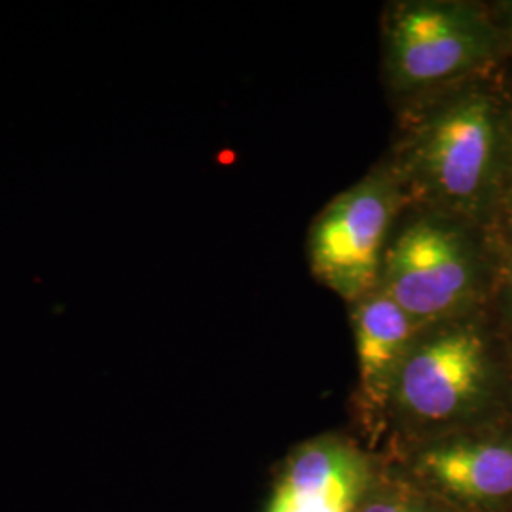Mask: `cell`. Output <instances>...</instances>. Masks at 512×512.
<instances>
[{
	"mask_svg": "<svg viewBox=\"0 0 512 512\" xmlns=\"http://www.w3.org/2000/svg\"><path fill=\"white\" fill-rule=\"evenodd\" d=\"M403 207L401 184L387 162L334 196L308 232V262L317 283L349 304L374 291Z\"/></svg>",
	"mask_w": 512,
	"mask_h": 512,
	"instance_id": "obj_4",
	"label": "cell"
},
{
	"mask_svg": "<svg viewBox=\"0 0 512 512\" xmlns=\"http://www.w3.org/2000/svg\"><path fill=\"white\" fill-rule=\"evenodd\" d=\"M421 471L446 492L469 501L512 494V446L503 442L459 440L427 450Z\"/></svg>",
	"mask_w": 512,
	"mask_h": 512,
	"instance_id": "obj_8",
	"label": "cell"
},
{
	"mask_svg": "<svg viewBox=\"0 0 512 512\" xmlns=\"http://www.w3.org/2000/svg\"><path fill=\"white\" fill-rule=\"evenodd\" d=\"M494 220H497L503 228L505 243L512 245V148L509 164H507V173H505V183H503V190H501V196H499Z\"/></svg>",
	"mask_w": 512,
	"mask_h": 512,
	"instance_id": "obj_9",
	"label": "cell"
},
{
	"mask_svg": "<svg viewBox=\"0 0 512 512\" xmlns=\"http://www.w3.org/2000/svg\"><path fill=\"white\" fill-rule=\"evenodd\" d=\"M501 52L499 21L471 2L404 0L385 12V84L408 103L480 76Z\"/></svg>",
	"mask_w": 512,
	"mask_h": 512,
	"instance_id": "obj_2",
	"label": "cell"
},
{
	"mask_svg": "<svg viewBox=\"0 0 512 512\" xmlns=\"http://www.w3.org/2000/svg\"><path fill=\"white\" fill-rule=\"evenodd\" d=\"M492 374L484 334L467 317L421 332L395 380L391 403L406 418L444 423L473 410Z\"/></svg>",
	"mask_w": 512,
	"mask_h": 512,
	"instance_id": "obj_5",
	"label": "cell"
},
{
	"mask_svg": "<svg viewBox=\"0 0 512 512\" xmlns=\"http://www.w3.org/2000/svg\"><path fill=\"white\" fill-rule=\"evenodd\" d=\"M475 226L418 211L387 243L378 287L423 329L469 317L488 294Z\"/></svg>",
	"mask_w": 512,
	"mask_h": 512,
	"instance_id": "obj_3",
	"label": "cell"
},
{
	"mask_svg": "<svg viewBox=\"0 0 512 512\" xmlns=\"http://www.w3.org/2000/svg\"><path fill=\"white\" fill-rule=\"evenodd\" d=\"M365 482L357 450L330 437L313 440L291 458L268 512H353Z\"/></svg>",
	"mask_w": 512,
	"mask_h": 512,
	"instance_id": "obj_6",
	"label": "cell"
},
{
	"mask_svg": "<svg viewBox=\"0 0 512 512\" xmlns=\"http://www.w3.org/2000/svg\"><path fill=\"white\" fill-rule=\"evenodd\" d=\"M512 148V109L480 76L408 103L387 160L406 205L482 226L495 219Z\"/></svg>",
	"mask_w": 512,
	"mask_h": 512,
	"instance_id": "obj_1",
	"label": "cell"
},
{
	"mask_svg": "<svg viewBox=\"0 0 512 512\" xmlns=\"http://www.w3.org/2000/svg\"><path fill=\"white\" fill-rule=\"evenodd\" d=\"M507 296H509V302H511L512 310V245H507Z\"/></svg>",
	"mask_w": 512,
	"mask_h": 512,
	"instance_id": "obj_12",
	"label": "cell"
},
{
	"mask_svg": "<svg viewBox=\"0 0 512 512\" xmlns=\"http://www.w3.org/2000/svg\"><path fill=\"white\" fill-rule=\"evenodd\" d=\"M351 327L363 401L380 410L391 403L395 380L425 329L380 287L351 304Z\"/></svg>",
	"mask_w": 512,
	"mask_h": 512,
	"instance_id": "obj_7",
	"label": "cell"
},
{
	"mask_svg": "<svg viewBox=\"0 0 512 512\" xmlns=\"http://www.w3.org/2000/svg\"><path fill=\"white\" fill-rule=\"evenodd\" d=\"M361 512H425L420 509L418 505L410 503V501H404V499H391V497H385V499H378V501H372L368 503L365 509Z\"/></svg>",
	"mask_w": 512,
	"mask_h": 512,
	"instance_id": "obj_10",
	"label": "cell"
},
{
	"mask_svg": "<svg viewBox=\"0 0 512 512\" xmlns=\"http://www.w3.org/2000/svg\"><path fill=\"white\" fill-rule=\"evenodd\" d=\"M505 18L499 21L501 35H503V50H507L512 55V2L505 6Z\"/></svg>",
	"mask_w": 512,
	"mask_h": 512,
	"instance_id": "obj_11",
	"label": "cell"
}]
</instances>
